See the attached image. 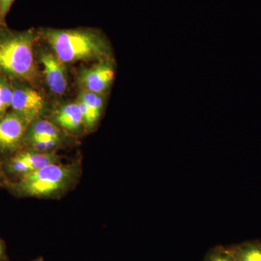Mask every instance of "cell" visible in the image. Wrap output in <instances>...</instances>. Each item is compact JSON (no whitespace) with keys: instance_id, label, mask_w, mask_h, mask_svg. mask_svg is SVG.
<instances>
[{"instance_id":"cell-15","label":"cell","mask_w":261,"mask_h":261,"mask_svg":"<svg viewBox=\"0 0 261 261\" xmlns=\"http://www.w3.org/2000/svg\"><path fill=\"white\" fill-rule=\"evenodd\" d=\"M0 261H9L7 255L6 245L1 239H0Z\"/></svg>"},{"instance_id":"cell-6","label":"cell","mask_w":261,"mask_h":261,"mask_svg":"<svg viewBox=\"0 0 261 261\" xmlns=\"http://www.w3.org/2000/svg\"><path fill=\"white\" fill-rule=\"evenodd\" d=\"M114 63L112 58L81 65L74 73L79 89L106 95L114 80Z\"/></svg>"},{"instance_id":"cell-9","label":"cell","mask_w":261,"mask_h":261,"mask_svg":"<svg viewBox=\"0 0 261 261\" xmlns=\"http://www.w3.org/2000/svg\"><path fill=\"white\" fill-rule=\"evenodd\" d=\"M106 95L79 90L76 100L83 115L86 132L97 127L106 105Z\"/></svg>"},{"instance_id":"cell-4","label":"cell","mask_w":261,"mask_h":261,"mask_svg":"<svg viewBox=\"0 0 261 261\" xmlns=\"http://www.w3.org/2000/svg\"><path fill=\"white\" fill-rule=\"evenodd\" d=\"M36 53L44 90L56 100L62 99L70 89L69 65L61 61L40 39Z\"/></svg>"},{"instance_id":"cell-16","label":"cell","mask_w":261,"mask_h":261,"mask_svg":"<svg viewBox=\"0 0 261 261\" xmlns=\"http://www.w3.org/2000/svg\"><path fill=\"white\" fill-rule=\"evenodd\" d=\"M34 261H43V260H42V258H39V259H38V260H34Z\"/></svg>"},{"instance_id":"cell-13","label":"cell","mask_w":261,"mask_h":261,"mask_svg":"<svg viewBox=\"0 0 261 261\" xmlns=\"http://www.w3.org/2000/svg\"><path fill=\"white\" fill-rule=\"evenodd\" d=\"M204 261H238L231 247L217 246L211 249Z\"/></svg>"},{"instance_id":"cell-10","label":"cell","mask_w":261,"mask_h":261,"mask_svg":"<svg viewBox=\"0 0 261 261\" xmlns=\"http://www.w3.org/2000/svg\"><path fill=\"white\" fill-rule=\"evenodd\" d=\"M67 134L49 119L39 118L29 124L24 137L23 148L31 144L44 141L55 140L63 142Z\"/></svg>"},{"instance_id":"cell-8","label":"cell","mask_w":261,"mask_h":261,"mask_svg":"<svg viewBox=\"0 0 261 261\" xmlns=\"http://www.w3.org/2000/svg\"><path fill=\"white\" fill-rule=\"evenodd\" d=\"M49 121L67 135L77 136L85 132L83 115L76 99L75 100H56L49 112Z\"/></svg>"},{"instance_id":"cell-12","label":"cell","mask_w":261,"mask_h":261,"mask_svg":"<svg viewBox=\"0 0 261 261\" xmlns=\"http://www.w3.org/2000/svg\"><path fill=\"white\" fill-rule=\"evenodd\" d=\"M13 94L11 81L0 74V120L11 109Z\"/></svg>"},{"instance_id":"cell-11","label":"cell","mask_w":261,"mask_h":261,"mask_svg":"<svg viewBox=\"0 0 261 261\" xmlns=\"http://www.w3.org/2000/svg\"><path fill=\"white\" fill-rule=\"evenodd\" d=\"M238 261H261V243L246 241L231 246Z\"/></svg>"},{"instance_id":"cell-3","label":"cell","mask_w":261,"mask_h":261,"mask_svg":"<svg viewBox=\"0 0 261 261\" xmlns=\"http://www.w3.org/2000/svg\"><path fill=\"white\" fill-rule=\"evenodd\" d=\"M77 176L74 164L48 165L13 181L5 187L17 197H53L66 192Z\"/></svg>"},{"instance_id":"cell-2","label":"cell","mask_w":261,"mask_h":261,"mask_svg":"<svg viewBox=\"0 0 261 261\" xmlns=\"http://www.w3.org/2000/svg\"><path fill=\"white\" fill-rule=\"evenodd\" d=\"M39 39L37 29L16 31L8 25L0 27V74L45 92L36 53Z\"/></svg>"},{"instance_id":"cell-7","label":"cell","mask_w":261,"mask_h":261,"mask_svg":"<svg viewBox=\"0 0 261 261\" xmlns=\"http://www.w3.org/2000/svg\"><path fill=\"white\" fill-rule=\"evenodd\" d=\"M29 124L27 120L11 110L0 120V164L23 148Z\"/></svg>"},{"instance_id":"cell-14","label":"cell","mask_w":261,"mask_h":261,"mask_svg":"<svg viewBox=\"0 0 261 261\" xmlns=\"http://www.w3.org/2000/svg\"><path fill=\"white\" fill-rule=\"evenodd\" d=\"M16 0H0V27L7 25V15Z\"/></svg>"},{"instance_id":"cell-5","label":"cell","mask_w":261,"mask_h":261,"mask_svg":"<svg viewBox=\"0 0 261 261\" xmlns=\"http://www.w3.org/2000/svg\"><path fill=\"white\" fill-rule=\"evenodd\" d=\"M11 82L13 89L11 111L18 113L30 123L49 115L53 103L49 100L50 98L47 92L35 88L27 82Z\"/></svg>"},{"instance_id":"cell-1","label":"cell","mask_w":261,"mask_h":261,"mask_svg":"<svg viewBox=\"0 0 261 261\" xmlns=\"http://www.w3.org/2000/svg\"><path fill=\"white\" fill-rule=\"evenodd\" d=\"M39 39L68 65L112 59L113 51L104 33L95 28H39Z\"/></svg>"}]
</instances>
